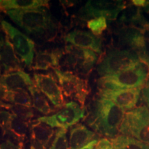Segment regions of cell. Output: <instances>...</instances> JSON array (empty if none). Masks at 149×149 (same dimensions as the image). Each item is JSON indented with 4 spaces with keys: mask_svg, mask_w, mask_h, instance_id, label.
I'll use <instances>...</instances> for the list:
<instances>
[{
    "mask_svg": "<svg viewBox=\"0 0 149 149\" xmlns=\"http://www.w3.org/2000/svg\"><path fill=\"white\" fill-rule=\"evenodd\" d=\"M30 123L21 120L11 113L3 135L9 134L17 141L24 143L27 137Z\"/></svg>",
    "mask_w": 149,
    "mask_h": 149,
    "instance_id": "obj_20",
    "label": "cell"
},
{
    "mask_svg": "<svg viewBox=\"0 0 149 149\" xmlns=\"http://www.w3.org/2000/svg\"><path fill=\"white\" fill-rule=\"evenodd\" d=\"M139 59H140L141 63H142L144 65H146L149 68V57H141V58H139Z\"/></svg>",
    "mask_w": 149,
    "mask_h": 149,
    "instance_id": "obj_33",
    "label": "cell"
},
{
    "mask_svg": "<svg viewBox=\"0 0 149 149\" xmlns=\"http://www.w3.org/2000/svg\"><path fill=\"white\" fill-rule=\"evenodd\" d=\"M148 31H149V29H148Z\"/></svg>",
    "mask_w": 149,
    "mask_h": 149,
    "instance_id": "obj_39",
    "label": "cell"
},
{
    "mask_svg": "<svg viewBox=\"0 0 149 149\" xmlns=\"http://www.w3.org/2000/svg\"><path fill=\"white\" fill-rule=\"evenodd\" d=\"M126 1L119 0H90L79 11L84 19L104 17L109 20L116 19L121 11L126 8Z\"/></svg>",
    "mask_w": 149,
    "mask_h": 149,
    "instance_id": "obj_10",
    "label": "cell"
},
{
    "mask_svg": "<svg viewBox=\"0 0 149 149\" xmlns=\"http://www.w3.org/2000/svg\"><path fill=\"white\" fill-rule=\"evenodd\" d=\"M145 86L149 87V72H148V74H147V77L146 79V82H145Z\"/></svg>",
    "mask_w": 149,
    "mask_h": 149,
    "instance_id": "obj_35",
    "label": "cell"
},
{
    "mask_svg": "<svg viewBox=\"0 0 149 149\" xmlns=\"http://www.w3.org/2000/svg\"><path fill=\"white\" fill-rule=\"evenodd\" d=\"M141 98L146 102L149 100V87L144 86L141 88Z\"/></svg>",
    "mask_w": 149,
    "mask_h": 149,
    "instance_id": "obj_30",
    "label": "cell"
},
{
    "mask_svg": "<svg viewBox=\"0 0 149 149\" xmlns=\"http://www.w3.org/2000/svg\"><path fill=\"white\" fill-rule=\"evenodd\" d=\"M120 133L149 144L148 108L141 106L126 112L120 126Z\"/></svg>",
    "mask_w": 149,
    "mask_h": 149,
    "instance_id": "obj_5",
    "label": "cell"
},
{
    "mask_svg": "<svg viewBox=\"0 0 149 149\" xmlns=\"http://www.w3.org/2000/svg\"><path fill=\"white\" fill-rule=\"evenodd\" d=\"M95 149H115L111 141L107 138H102L98 140Z\"/></svg>",
    "mask_w": 149,
    "mask_h": 149,
    "instance_id": "obj_29",
    "label": "cell"
},
{
    "mask_svg": "<svg viewBox=\"0 0 149 149\" xmlns=\"http://www.w3.org/2000/svg\"><path fill=\"white\" fill-rule=\"evenodd\" d=\"M1 68H0V73H1ZM0 76H1V74H0Z\"/></svg>",
    "mask_w": 149,
    "mask_h": 149,
    "instance_id": "obj_38",
    "label": "cell"
},
{
    "mask_svg": "<svg viewBox=\"0 0 149 149\" xmlns=\"http://www.w3.org/2000/svg\"><path fill=\"white\" fill-rule=\"evenodd\" d=\"M24 143L19 142V141H14L7 139L5 141H3L0 144V149H24Z\"/></svg>",
    "mask_w": 149,
    "mask_h": 149,
    "instance_id": "obj_28",
    "label": "cell"
},
{
    "mask_svg": "<svg viewBox=\"0 0 149 149\" xmlns=\"http://www.w3.org/2000/svg\"><path fill=\"white\" fill-rule=\"evenodd\" d=\"M97 139H94L92 141H91L89 144H88L87 145H86L85 146H84L83 148H81V149H95V146L97 144Z\"/></svg>",
    "mask_w": 149,
    "mask_h": 149,
    "instance_id": "obj_32",
    "label": "cell"
},
{
    "mask_svg": "<svg viewBox=\"0 0 149 149\" xmlns=\"http://www.w3.org/2000/svg\"><path fill=\"white\" fill-rule=\"evenodd\" d=\"M0 98L12 104L22 105L29 108L33 107L31 97L25 89L0 93Z\"/></svg>",
    "mask_w": 149,
    "mask_h": 149,
    "instance_id": "obj_22",
    "label": "cell"
},
{
    "mask_svg": "<svg viewBox=\"0 0 149 149\" xmlns=\"http://www.w3.org/2000/svg\"><path fill=\"white\" fill-rule=\"evenodd\" d=\"M144 10L149 15V1H146V4L144 6Z\"/></svg>",
    "mask_w": 149,
    "mask_h": 149,
    "instance_id": "obj_34",
    "label": "cell"
},
{
    "mask_svg": "<svg viewBox=\"0 0 149 149\" xmlns=\"http://www.w3.org/2000/svg\"><path fill=\"white\" fill-rule=\"evenodd\" d=\"M96 133L82 124H77L70 130L69 149H81L96 139Z\"/></svg>",
    "mask_w": 149,
    "mask_h": 149,
    "instance_id": "obj_19",
    "label": "cell"
},
{
    "mask_svg": "<svg viewBox=\"0 0 149 149\" xmlns=\"http://www.w3.org/2000/svg\"><path fill=\"white\" fill-rule=\"evenodd\" d=\"M62 57L63 51L59 49L37 52L33 61V69L46 70L50 68H59Z\"/></svg>",
    "mask_w": 149,
    "mask_h": 149,
    "instance_id": "obj_17",
    "label": "cell"
},
{
    "mask_svg": "<svg viewBox=\"0 0 149 149\" xmlns=\"http://www.w3.org/2000/svg\"><path fill=\"white\" fill-rule=\"evenodd\" d=\"M0 108L10 112L12 114L16 115L19 118L27 122H30V120L34 117V112L32 108L5 103L3 102H0Z\"/></svg>",
    "mask_w": 149,
    "mask_h": 149,
    "instance_id": "obj_25",
    "label": "cell"
},
{
    "mask_svg": "<svg viewBox=\"0 0 149 149\" xmlns=\"http://www.w3.org/2000/svg\"><path fill=\"white\" fill-rule=\"evenodd\" d=\"M29 133L31 146L36 149H47L55 130L47 124L36 120L30 123Z\"/></svg>",
    "mask_w": 149,
    "mask_h": 149,
    "instance_id": "obj_15",
    "label": "cell"
},
{
    "mask_svg": "<svg viewBox=\"0 0 149 149\" xmlns=\"http://www.w3.org/2000/svg\"><path fill=\"white\" fill-rule=\"evenodd\" d=\"M142 63L137 68L112 75L103 76L97 81L100 90L142 88L147 77V70Z\"/></svg>",
    "mask_w": 149,
    "mask_h": 149,
    "instance_id": "obj_3",
    "label": "cell"
},
{
    "mask_svg": "<svg viewBox=\"0 0 149 149\" xmlns=\"http://www.w3.org/2000/svg\"><path fill=\"white\" fill-rule=\"evenodd\" d=\"M30 149H36V148H33V146H31V147H30Z\"/></svg>",
    "mask_w": 149,
    "mask_h": 149,
    "instance_id": "obj_37",
    "label": "cell"
},
{
    "mask_svg": "<svg viewBox=\"0 0 149 149\" xmlns=\"http://www.w3.org/2000/svg\"><path fill=\"white\" fill-rule=\"evenodd\" d=\"M146 103L147 104V105H148V109H149V100H148V101L146 102Z\"/></svg>",
    "mask_w": 149,
    "mask_h": 149,
    "instance_id": "obj_36",
    "label": "cell"
},
{
    "mask_svg": "<svg viewBox=\"0 0 149 149\" xmlns=\"http://www.w3.org/2000/svg\"><path fill=\"white\" fill-rule=\"evenodd\" d=\"M33 81L37 87L56 108L62 109L65 106L64 97L60 86L51 73H35Z\"/></svg>",
    "mask_w": 149,
    "mask_h": 149,
    "instance_id": "obj_11",
    "label": "cell"
},
{
    "mask_svg": "<svg viewBox=\"0 0 149 149\" xmlns=\"http://www.w3.org/2000/svg\"><path fill=\"white\" fill-rule=\"evenodd\" d=\"M48 6L46 0H3L0 1V10L6 13L11 10H31Z\"/></svg>",
    "mask_w": 149,
    "mask_h": 149,
    "instance_id": "obj_21",
    "label": "cell"
},
{
    "mask_svg": "<svg viewBox=\"0 0 149 149\" xmlns=\"http://www.w3.org/2000/svg\"><path fill=\"white\" fill-rule=\"evenodd\" d=\"M28 90L30 92L32 99L33 107H34L42 114L46 115L55 112V109H52L51 105L48 103L46 97L42 93H41V91L35 86V84L30 86Z\"/></svg>",
    "mask_w": 149,
    "mask_h": 149,
    "instance_id": "obj_23",
    "label": "cell"
},
{
    "mask_svg": "<svg viewBox=\"0 0 149 149\" xmlns=\"http://www.w3.org/2000/svg\"><path fill=\"white\" fill-rule=\"evenodd\" d=\"M49 149H69V144L66 136V129L57 130Z\"/></svg>",
    "mask_w": 149,
    "mask_h": 149,
    "instance_id": "obj_26",
    "label": "cell"
},
{
    "mask_svg": "<svg viewBox=\"0 0 149 149\" xmlns=\"http://www.w3.org/2000/svg\"><path fill=\"white\" fill-rule=\"evenodd\" d=\"M63 95L67 98L74 100L84 108L85 102L89 93L90 87L86 80L81 79L71 71H62L59 68H54Z\"/></svg>",
    "mask_w": 149,
    "mask_h": 149,
    "instance_id": "obj_6",
    "label": "cell"
},
{
    "mask_svg": "<svg viewBox=\"0 0 149 149\" xmlns=\"http://www.w3.org/2000/svg\"><path fill=\"white\" fill-rule=\"evenodd\" d=\"M34 84V81L29 74L23 70L0 76V93L29 88Z\"/></svg>",
    "mask_w": 149,
    "mask_h": 149,
    "instance_id": "obj_16",
    "label": "cell"
},
{
    "mask_svg": "<svg viewBox=\"0 0 149 149\" xmlns=\"http://www.w3.org/2000/svg\"><path fill=\"white\" fill-rule=\"evenodd\" d=\"M85 117V109L79 104L71 101L58 112L50 116H44L37 119L39 122H43L51 128H59L67 129L75 125Z\"/></svg>",
    "mask_w": 149,
    "mask_h": 149,
    "instance_id": "obj_8",
    "label": "cell"
},
{
    "mask_svg": "<svg viewBox=\"0 0 149 149\" xmlns=\"http://www.w3.org/2000/svg\"><path fill=\"white\" fill-rule=\"evenodd\" d=\"M64 41L72 46L102 53V42L100 37L88 31L74 30L64 36Z\"/></svg>",
    "mask_w": 149,
    "mask_h": 149,
    "instance_id": "obj_13",
    "label": "cell"
},
{
    "mask_svg": "<svg viewBox=\"0 0 149 149\" xmlns=\"http://www.w3.org/2000/svg\"><path fill=\"white\" fill-rule=\"evenodd\" d=\"M17 25L29 34L44 35L53 30L51 15L45 8L11 10L6 12Z\"/></svg>",
    "mask_w": 149,
    "mask_h": 149,
    "instance_id": "obj_2",
    "label": "cell"
},
{
    "mask_svg": "<svg viewBox=\"0 0 149 149\" xmlns=\"http://www.w3.org/2000/svg\"><path fill=\"white\" fill-rule=\"evenodd\" d=\"M132 3L137 7H144L146 4V1L145 0H133Z\"/></svg>",
    "mask_w": 149,
    "mask_h": 149,
    "instance_id": "obj_31",
    "label": "cell"
},
{
    "mask_svg": "<svg viewBox=\"0 0 149 149\" xmlns=\"http://www.w3.org/2000/svg\"><path fill=\"white\" fill-rule=\"evenodd\" d=\"M65 64L73 72L87 75L97 61V55L91 50L72 46H65Z\"/></svg>",
    "mask_w": 149,
    "mask_h": 149,
    "instance_id": "obj_9",
    "label": "cell"
},
{
    "mask_svg": "<svg viewBox=\"0 0 149 149\" xmlns=\"http://www.w3.org/2000/svg\"><path fill=\"white\" fill-rule=\"evenodd\" d=\"M115 149H149V144L126 135H117L111 139Z\"/></svg>",
    "mask_w": 149,
    "mask_h": 149,
    "instance_id": "obj_24",
    "label": "cell"
},
{
    "mask_svg": "<svg viewBox=\"0 0 149 149\" xmlns=\"http://www.w3.org/2000/svg\"><path fill=\"white\" fill-rule=\"evenodd\" d=\"M120 22L123 24H128V26L134 28L141 32L148 31L149 22L141 15V9L132 5L126 6L120 18Z\"/></svg>",
    "mask_w": 149,
    "mask_h": 149,
    "instance_id": "obj_18",
    "label": "cell"
},
{
    "mask_svg": "<svg viewBox=\"0 0 149 149\" xmlns=\"http://www.w3.org/2000/svg\"><path fill=\"white\" fill-rule=\"evenodd\" d=\"M141 88L121 89V90H100L99 97L113 102L124 111L135 109L140 97Z\"/></svg>",
    "mask_w": 149,
    "mask_h": 149,
    "instance_id": "obj_12",
    "label": "cell"
},
{
    "mask_svg": "<svg viewBox=\"0 0 149 149\" xmlns=\"http://www.w3.org/2000/svg\"><path fill=\"white\" fill-rule=\"evenodd\" d=\"M1 26L5 35L13 45L16 55L26 66L31 68L35 59L34 42L6 21H1Z\"/></svg>",
    "mask_w": 149,
    "mask_h": 149,
    "instance_id": "obj_7",
    "label": "cell"
},
{
    "mask_svg": "<svg viewBox=\"0 0 149 149\" xmlns=\"http://www.w3.org/2000/svg\"><path fill=\"white\" fill-rule=\"evenodd\" d=\"M141 64L139 56L132 49L109 51L97 67L100 75L108 76L137 68Z\"/></svg>",
    "mask_w": 149,
    "mask_h": 149,
    "instance_id": "obj_4",
    "label": "cell"
},
{
    "mask_svg": "<svg viewBox=\"0 0 149 149\" xmlns=\"http://www.w3.org/2000/svg\"><path fill=\"white\" fill-rule=\"evenodd\" d=\"M0 68L3 74L22 70L21 61L6 36L0 35Z\"/></svg>",
    "mask_w": 149,
    "mask_h": 149,
    "instance_id": "obj_14",
    "label": "cell"
},
{
    "mask_svg": "<svg viewBox=\"0 0 149 149\" xmlns=\"http://www.w3.org/2000/svg\"><path fill=\"white\" fill-rule=\"evenodd\" d=\"M87 26L93 35L97 37L101 35L107 29V19L104 17L91 19L87 22Z\"/></svg>",
    "mask_w": 149,
    "mask_h": 149,
    "instance_id": "obj_27",
    "label": "cell"
},
{
    "mask_svg": "<svg viewBox=\"0 0 149 149\" xmlns=\"http://www.w3.org/2000/svg\"><path fill=\"white\" fill-rule=\"evenodd\" d=\"M125 113L113 102L99 97L93 102L86 122L100 135L113 139L120 133Z\"/></svg>",
    "mask_w": 149,
    "mask_h": 149,
    "instance_id": "obj_1",
    "label": "cell"
}]
</instances>
